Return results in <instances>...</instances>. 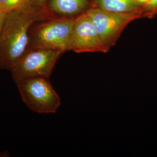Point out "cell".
<instances>
[{
	"instance_id": "1",
	"label": "cell",
	"mask_w": 157,
	"mask_h": 157,
	"mask_svg": "<svg viewBox=\"0 0 157 157\" xmlns=\"http://www.w3.org/2000/svg\"><path fill=\"white\" fill-rule=\"evenodd\" d=\"M51 11L32 3L7 13L0 34V69L11 70L28 49L32 26L55 18Z\"/></svg>"
},
{
	"instance_id": "2",
	"label": "cell",
	"mask_w": 157,
	"mask_h": 157,
	"mask_svg": "<svg viewBox=\"0 0 157 157\" xmlns=\"http://www.w3.org/2000/svg\"><path fill=\"white\" fill-rule=\"evenodd\" d=\"M74 19L52 18L35 23L30 29L27 50L69 51Z\"/></svg>"
},
{
	"instance_id": "3",
	"label": "cell",
	"mask_w": 157,
	"mask_h": 157,
	"mask_svg": "<svg viewBox=\"0 0 157 157\" xmlns=\"http://www.w3.org/2000/svg\"><path fill=\"white\" fill-rule=\"evenodd\" d=\"M16 84L23 102L34 112L55 113L61 105V98L53 88L50 78H26Z\"/></svg>"
},
{
	"instance_id": "4",
	"label": "cell",
	"mask_w": 157,
	"mask_h": 157,
	"mask_svg": "<svg viewBox=\"0 0 157 157\" xmlns=\"http://www.w3.org/2000/svg\"><path fill=\"white\" fill-rule=\"evenodd\" d=\"M62 54L59 51L46 49L27 50L10 71L13 81L17 83L32 78H50Z\"/></svg>"
},
{
	"instance_id": "5",
	"label": "cell",
	"mask_w": 157,
	"mask_h": 157,
	"mask_svg": "<svg viewBox=\"0 0 157 157\" xmlns=\"http://www.w3.org/2000/svg\"><path fill=\"white\" fill-rule=\"evenodd\" d=\"M107 50L115 45L124 29L129 23L141 17L142 11L119 13L107 11L100 8L86 12Z\"/></svg>"
},
{
	"instance_id": "6",
	"label": "cell",
	"mask_w": 157,
	"mask_h": 157,
	"mask_svg": "<svg viewBox=\"0 0 157 157\" xmlns=\"http://www.w3.org/2000/svg\"><path fill=\"white\" fill-rule=\"evenodd\" d=\"M69 51L77 53L108 52L86 12L74 19Z\"/></svg>"
},
{
	"instance_id": "7",
	"label": "cell",
	"mask_w": 157,
	"mask_h": 157,
	"mask_svg": "<svg viewBox=\"0 0 157 157\" xmlns=\"http://www.w3.org/2000/svg\"><path fill=\"white\" fill-rule=\"evenodd\" d=\"M89 0H50L49 9L66 17L81 13L87 6Z\"/></svg>"
},
{
	"instance_id": "8",
	"label": "cell",
	"mask_w": 157,
	"mask_h": 157,
	"mask_svg": "<svg viewBox=\"0 0 157 157\" xmlns=\"http://www.w3.org/2000/svg\"><path fill=\"white\" fill-rule=\"evenodd\" d=\"M98 8L107 11L127 13L141 11L135 0H95Z\"/></svg>"
},
{
	"instance_id": "9",
	"label": "cell",
	"mask_w": 157,
	"mask_h": 157,
	"mask_svg": "<svg viewBox=\"0 0 157 157\" xmlns=\"http://www.w3.org/2000/svg\"><path fill=\"white\" fill-rule=\"evenodd\" d=\"M33 3V0H0V11L8 13Z\"/></svg>"
},
{
	"instance_id": "10",
	"label": "cell",
	"mask_w": 157,
	"mask_h": 157,
	"mask_svg": "<svg viewBox=\"0 0 157 157\" xmlns=\"http://www.w3.org/2000/svg\"><path fill=\"white\" fill-rule=\"evenodd\" d=\"M144 8L147 10H155L157 9V0H150L144 6Z\"/></svg>"
},
{
	"instance_id": "11",
	"label": "cell",
	"mask_w": 157,
	"mask_h": 157,
	"mask_svg": "<svg viewBox=\"0 0 157 157\" xmlns=\"http://www.w3.org/2000/svg\"><path fill=\"white\" fill-rule=\"evenodd\" d=\"M6 15L7 14L6 13L0 11V34H1L2 29V27H3V25H4V21H5V19H6Z\"/></svg>"
},
{
	"instance_id": "12",
	"label": "cell",
	"mask_w": 157,
	"mask_h": 157,
	"mask_svg": "<svg viewBox=\"0 0 157 157\" xmlns=\"http://www.w3.org/2000/svg\"><path fill=\"white\" fill-rule=\"evenodd\" d=\"M33 3L41 6L47 7L45 5L46 0H33Z\"/></svg>"
},
{
	"instance_id": "13",
	"label": "cell",
	"mask_w": 157,
	"mask_h": 157,
	"mask_svg": "<svg viewBox=\"0 0 157 157\" xmlns=\"http://www.w3.org/2000/svg\"><path fill=\"white\" fill-rule=\"evenodd\" d=\"M149 1L150 0H135V1L140 6H146Z\"/></svg>"
},
{
	"instance_id": "14",
	"label": "cell",
	"mask_w": 157,
	"mask_h": 157,
	"mask_svg": "<svg viewBox=\"0 0 157 157\" xmlns=\"http://www.w3.org/2000/svg\"><path fill=\"white\" fill-rule=\"evenodd\" d=\"M6 154L5 153L1 151V150H0V157H6Z\"/></svg>"
}]
</instances>
